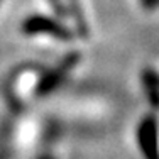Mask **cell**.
<instances>
[{
	"label": "cell",
	"mask_w": 159,
	"mask_h": 159,
	"mask_svg": "<svg viewBox=\"0 0 159 159\" xmlns=\"http://www.w3.org/2000/svg\"><path fill=\"white\" fill-rule=\"evenodd\" d=\"M139 146L146 159H159V129L156 117H147L137 130Z\"/></svg>",
	"instance_id": "6da1fadb"
},
{
	"label": "cell",
	"mask_w": 159,
	"mask_h": 159,
	"mask_svg": "<svg viewBox=\"0 0 159 159\" xmlns=\"http://www.w3.org/2000/svg\"><path fill=\"white\" fill-rule=\"evenodd\" d=\"M25 31L29 34L46 32V34H51L54 37H59V39H70L71 37V34L61 24H58V22L51 20L48 17H32L31 20L25 22Z\"/></svg>",
	"instance_id": "7a4b0ae2"
},
{
	"label": "cell",
	"mask_w": 159,
	"mask_h": 159,
	"mask_svg": "<svg viewBox=\"0 0 159 159\" xmlns=\"http://www.w3.org/2000/svg\"><path fill=\"white\" fill-rule=\"evenodd\" d=\"M144 90H146V95L149 98V103L154 108H159V78L152 70H146L144 71Z\"/></svg>",
	"instance_id": "3957f363"
},
{
	"label": "cell",
	"mask_w": 159,
	"mask_h": 159,
	"mask_svg": "<svg viewBox=\"0 0 159 159\" xmlns=\"http://www.w3.org/2000/svg\"><path fill=\"white\" fill-rule=\"evenodd\" d=\"M70 3H71V12H73V17H75V22H76L78 29L81 31L83 36H86V24H85V17H83L81 10H80L78 0H70Z\"/></svg>",
	"instance_id": "277c9868"
}]
</instances>
